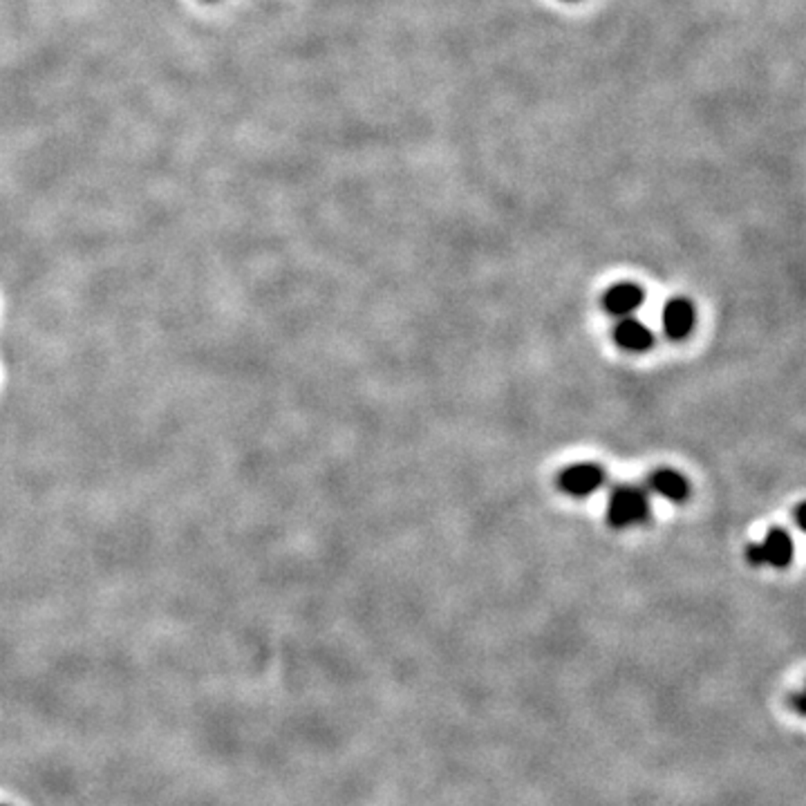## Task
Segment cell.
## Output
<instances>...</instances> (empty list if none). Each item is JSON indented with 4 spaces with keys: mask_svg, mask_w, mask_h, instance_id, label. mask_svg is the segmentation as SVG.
<instances>
[{
    "mask_svg": "<svg viewBox=\"0 0 806 806\" xmlns=\"http://www.w3.org/2000/svg\"><path fill=\"white\" fill-rule=\"evenodd\" d=\"M649 513H652V502H649L645 488L622 484V486L613 488L612 495H609L607 522L612 527H636V524H643L649 518Z\"/></svg>",
    "mask_w": 806,
    "mask_h": 806,
    "instance_id": "1",
    "label": "cell"
},
{
    "mask_svg": "<svg viewBox=\"0 0 806 806\" xmlns=\"http://www.w3.org/2000/svg\"><path fill=\"white\" fill-rule=\"evenodd\" d=\"M793 553H795L793 537L779 527L768 528L764 540L757 542V544H750L746 549L748 562L755 564V567L770 564L775 569H784L793 562Z\"/></svg>",
    "mask_w": 806,
    "mask_h": 806,
    "instance_id": "2",
    "label": "cell"
},
{
    "mask_svg": "<svg viewBox=\"0 0 806 806\" xmlns=\"http://www.w3.org/2000/svg\"><path fill=\"white\" fill-rule=\"evenodd\" d=\"M603 484H604V470L600 468V464H591V461H580V464L567 466L558 477L560 491L567 493V495L571 497L594 495Z\"/></svg>",
    "mask_w": 806,
    "mask_h": 806,
    "instance_id": "3",
    "label": "cell"
},
{
    "mask_svg": "<svg viewBox=\"0 0 806 806\" xmlns=\"http://www.w3.org/2000/svg\"><path fill=\"white\" fill-rule=\"evenodd\" d=\"M694 321H697V313H694L692 303L688 298H681V296L667 300L661 312L663 330H665L667 339L672 340L688 339L690 331L694 330Z\"/></svg>",
    "mask_w": 806,
    "mask_h": 806,
    "instance_id": "4",
    "label": "cell"
},
{
    "mask_svg": "<svg viewBox=\"0 0 806 806\" xmlns=\"http://www.w3.org/2000/svg\"><path fill=\"white\" fill-rule=\"evenodd\" d=\"M645 291L636 282H616L603 296L604 312L616 318H627L643 304Z\"/></svg>",
    "mask_w": 806,
    "mask_h": 806,
    "instance_id": "5",
    "label": "cell"
},
{
    "mask_svg": "<svg viewBox=\"0 0 806 806\" xmlns=\"http://www.w3.org/2000/svg\"><path fill=\"white\" fill-rule=\"evenodd\" d=\"M613 340H616L618 347L639 354L652 349L654 334L645 322L639 321V318L627 316L618 321L616 330H613Z\"/></svg>",
    "mask_w": 806,
    "mask_h": 806,
    "instance_id": "6",
    "label": "cell"
},
{
    "mask_svg": "<svg viewBox=\"0 0 806 806\" xmlns=\"http://www.w3.org/2000/svg\"><path fill=\"white\" fill-rule=\"evenodd\" d=\"M647 486H649V491L656 493L658 497L674 502V504H681V502L688 500V495H690L688 477L681 475L679 470H672V468L654 470V473L649 475Z\"/></svg>",
    "mask_w": 806,
    "mask_h": 806,
    "instance_id": "7",
    "label": "cell"
}]
</instances>
